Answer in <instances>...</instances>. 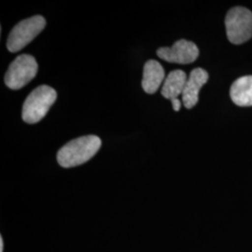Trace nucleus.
<instances>
[{
	"instance_id": "nucleus-10",
	"label": "nucleus",
	"mask_w": 252,
	"mask_h": 252,
	"mask_svg": "<svg viewBox=\"0 0 252 252\" xmlns=\"http://www.w3.org/2000/svg\"><path fill=\"white\" fill-rule=\"evenodd\" d=\"M187 81L186 73L182 70H173L168 74L162 88V95L167 99H176L182 94Z\"/></svg>"
},
{
	"instance_id": "nucleus-9",
	"label": "nucleus",
	"mask_w": 252,
	"mask_h": 252,
	"mask_svg": "<svg viewBox=\"0 0 252 252\" xmlns=\"http://www.w3.org/2000/svg\"><path fill=\"white\" fill-rule=\"evenodd\" d=\"M230 95L234 104L239 107L252 106V76H245L234 81Z\"/></svg>"
},
{
	"instance_id": "nucleus-6",
	"label": "nucleus",
	"mask_w": 252,
	"mask_h": 252,
	"mask_svg": "<svg viewBox=\"0 0 252 252\" xmlns=\"http://www.w3.org/2000/svg\"><path fill=\"white\" fill-rule=\"evenodd\" d=\"M157 55L169 63H187L194 62L199 56V49L193 42L180 39L172 47H162L157 50Z\"/></svg>"
},
{
	"instance_id": "nucleus-7",
	"label": "nucleus",
	"mask_w": 252,
	"mask_h": 252,
	"mask_svg": "<svg viewBox=\"0 0 252 252\" xmlns=\"http://www.w3.org/2000/svg\"><path fill=\"white\" fill-rule=\"evenodd\" d=\"M208 81V74L203 68H194L187 79L182 93L183 104L186 108H192L198 102L199 92Z\"/></svg>"
},
{
	"instance_id": "nucleus-8",
	"label": "nucleus",
	"mask_w": 252,
	"mask_h": 252,
	"mask_svg": "<svg viewBox=\"0 0 252 252\" xmlns=\"http://www.w3.org/2000/svg\"><path fill=\"white\" fill-rule=\"evenodd\" d=\"M163 67L156 60H149L144 64L142 88L149 94H153L160 88L162 81L164 80Z\"/></svg>"
},
{
	"instance_id": "nucleus-2",
	"label": "nucleus",
	"mask_w": 252,
	"mask_h": 252,
	"mask_svg": "<svg viewBox=\"0 0 252 252\" xmlns=\"http://www.w3.org/2000/svg\"><path fill=\"white\" fill-rule=\"evenodd\" d=\"M57 98V93L48 85H40L31 92L24 103L22 118L27 124H36L45 117Z\"/></svg>"
},
{
	"instance_id": "nucleus-11",
	"label": "nucleus",
	"mask_w": 252,
	"mask_h": 252,
	"mask_svg": "<svg viewBox=\"0 0 252 252\" xmlns=\"http://www.w3.org/2000/svg\"><path fill=\"white\" fill-rule=\"evenodd\" d=\"M171 102L174 110H175V111H180V105H181L180 100L178 99V98H176V99H172Z\"/></svg>"
},
{
	"instance_id": "nucleus-4",
	"label": "nucleus",
	"mask_w": 252,
	"mask_h": 252,
	"mask_svg": "<svg viewBox=\"0 0 252 252\" xmlns=\"http://www.w3.org/2000/svg\"><path fill=\"white\" fill-rule=\"evenodd\" d=\"M46 27L45 19L36 15L20 22L9 33L7 48L10 53H17L29 44Z\"/></svg>"
},
{
	"instance_id": "nucleus-5",
	"label": "nucleus",
	"mask_w": 252,
	"mask_h": 252,
	"mask_svg": "<svg viewBox=\"0 0 252 252\" xmlns=\"http://www.w3.org/2000/svg\"><path fill=\"white\" fill-rule=\"evenodd\" d=\"M37 69L36 59L32 55H19L9 64L5 75V83L9 89L19 90L36 77Z\"/></svg>"
},
{
	"instance_id": "nucleus-3",
	"label": "nucleus",
	"mask_w": 252,
	"mask_h": 252,
	"mask_svg": "<svg viewBox=\"0 0 252 252\" xmlns=\"http://www.w3.org/2000/svg\"><path fill=\"white\" fill-rule=\"evenodd\" d=\"M226 33L229 41L242 44L252 36V12L243 7L230 9L225 18Z\"/></svg>"
},
{
	"instance_id": "nucleus-1",
	"label": "nucleus",
	"mask_w": 252,
	"mask_h": 252,
	"mask_svg": "<svg viewBox=\"0 0 252 252\" xmlns=\"http://www.w3.org/2000/svg\"><path fill=\"white\" fill-rule=\"evenodd\" d=\"M102 141L98 136L84 135L63 145L57 153L58 163L64 168L81 165L88 162L101 148Z\"/></svg>"
},
{
	"instance_id": "nucleus-12",
	"label": "nucleus",
	"mask_w": 252,
	"mask_h": 252,
	"mask_svg": "<svg viewBox=\"0 0 252 252\" xmlns=\"http://www.w3.org/2000/svg\"><path fill=\"white\" fill-rule=\"evenodd\" d=\"M3 246H4L3 239H2V237H0V252H3Z\"/></svg>"
}]
</instances>
